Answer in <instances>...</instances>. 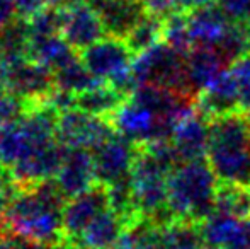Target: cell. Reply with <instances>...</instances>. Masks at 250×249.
I'll list each match as a JSON object with an SVG mask.
<instances>
[{
    "mask_svg": "<svg viewBox=\"0 0 250 249\" xmlns=\"http://www.w3.org/2000/svg\"><path fill=\"white\" fill-rule=\"evenodd\" d=\"M142 3L146 12L160 17V19H165L174 12H181L179 0H142Z\"/></svg>",
    "mask_w": 250,
    "mask_h": 249,
    "instance_id": "d6a6232c",
    "label": "cell"
},
{
    "mask_svg": "<svg viewBox=\"0 0 250 249\" xmlns=\"http://www.w3.org/2000/svg\"><path fill=\"white\" fill-rule=\"evenodd\" d=\"M79 57H80L79 51L73 50V48L63 40L62 34L31 41L29 50H27V60L41 63V65L48 67L53 72L60 70L62 67L68 65L70 62H73Z\"/></svg>",
    "mask_w": 250,
    "mask_h": 249,
    "instance_id": "cb8c5ba5",
    "label": "cell"
},
{
    "mask_svg": "<svg viewBox=\"0 0 250 249\" xmlns=\"http://www.w3.org/2000/svg\"><path fill=\"white\" fill-rule=\"evenodd\" d=\"M218 5L233 23H250V0H218Z\"/></svg>",
    "mask_w": 250,
    "mask_h": 249,
    "instance_id": "4dcf8cb0",
    "label": "cell"
},
{
    "mask_svg": "<svg viewBox=\"0 0 250 249\" xmlns=\"http://www.w3.org/2000/svg\"><path fill=\"white\" fill-rule=\"evenodd\" d=\"M138 244L142 249H204L203 232L199 224L174 222L155 226L151 222H140L135 229Z\"/></svg>",
    "mask_w": 250,
    "mask_h": 249,
    "instance_id": "9c48e42d",
    "label": "cell"
},
{
    "mask_svg": "<svg viewBox=\"0 0 250 249\" xmlns=\"http://www.w3.org/2000/svg\"><path fill=\"white\" fill-rule=\"evenodd\" d=\"M66 150L68 149L56 140L48 147L31 154L29 157L17 162L14 167H10V178L19 186H31V184L55 180L66 156Z\"/></svg>",
    "mask_w": 250,
    "mask_h": 249,
    "instance_id": "9a60e30c",
    "label": "cell"
},
{
    "mask_svg": "<svg viewBox=\"0 0 250 249\" xmlns=\"http://www.w3.org/2000/svg\"><path fill=\"white\" fill-rule=\"evenodd\" d=\"M111 249H142V248H140L135 232H133V230H126L121 239H119Z\"/></svg>",
    "mask_w": 250,
    "mask_h": 249,
    "instance_id": "74e56055",
    "label": "cell"
},
{
    "mask_svg": "<svg viewBox=\"0 0 250 249\" xmlns=\"http://www.w3.org/2000/svg\"><path fill=\"white\" fill-rule=\"evenodd\" d=\"M164 41L181 53L188 55L194 48L189 34L188 12H174L164 19Z\"/></svg>",
    "mask_w": 250,
    "mask_h": 249,
    "instance_id": "f1b7e54d",
    "label": "cell"
},
{
    "mask_svg": "<svg viewBox=\"0 0 250 249\" xmlns=\"http://www.w3.org/2000/svg\"><path fill=\"white\" fill-rule=\"evenodd\" d=\"M116 133L128 138L135 145L143 147L157 140H170L174 125L160 120L148 110L138 106L133 101L126 103L111 116Z\"/></svg>",
    "mask_w": 250,
    "mask_h": 249,
    "instance_id": "ba28073f",
    "label": "cell"
},
{
    "mask_svg": "<svg viewBox=\"0 0 250 249\" xmlns=\"http://www.w3.org/2000/svg\"><path fill=\"white\" fill-rule=\"evenodd\" d=\"M31 36L29 26L26 19L16 17L5 29L0 33V51L7 58H27V50H29Z\"/></svg>",
    "mask_w": 250,
    "mask_h": 249,
    "instance_id": "4316f807",
    "label": "cell"
},
{
    "mask_svg": "<svg viewBox=\"0 0 250 249\" xmlns=\"http://www.w3.org/2000/svg\"><path fill=\"white\" fill-rule=\"evenodd\" d=\"M170 142L181 162L203 160L209 145V118L196 108V103L174 125Z\"/></svg>",
    "mask_w": 250,
    "mask_h": 249,
    "instance_id": "4fadbf2b",
    "label": "cell"
},
{
    "mask_svg": "<svg viewBox=\"0 0 250 249\" xmlns=\"http://www.w3.org/2000/svg\"><path fill=\"white\" fill-rule=\"evenodd\" d=\"M9 195H7L3 189H0V232L5 230V213H7V206H9Z\"/></svg>",
    "mask_w": 250,
    "mask_h": 249,
    "instance_id": "f35d334b",
    "label": "cell"
},
{
    "mask_svg": "<svg viewBox=\"0 0 250 249\" xmlns=\"http://www.w3.org/2000/svg\"><path fill=\"white\" fill-rule=\"evenodd\" d=\"M116 133L111 120L87 114L79 108L62 113L56 126V138L66 149L97 150Z\"/></svg>",
    "mask_w": 250,
    "mask_h": 249,
    "instance_id": "52a82bcc",
    "label": "cell"
},
{
    "mask_svg": "<svg viewBox=\"0 0 250 249\" xmlns=\"http://www.w3.org/2000/svg\"><path fill=\"white\" fill-rule=\"evenodd\" d=\"M214 213H223V215L238 217V219H250V191L220 184Z\"/></svg>",
    "mask_w": 250,
    "mask_h": 249,
    "instance_id": "83f0119b",
    "label": "cell"
},
{
    "mask_svg": "<svg viewBox=\"0 0 250 249\" xmlns=\"http://www.w3.org/2000/svg\"><path fill=\"white\" fill-rule=\"evenodd\" d=\"M14 9H16V16L21 19H31L36 16L40 10H43L48 5L46 0H12Z\"/></svg>",
    "mask_w": 250,
    "mask_h": 249,
    "instance_id": "836d02e7",
    "label": "cell"
},
{
    "mask_svg": "<svg viewBox=\"0 0 250 249\" xmlns=\"http://www.w3.org/2000/svg\"><path fill=\"white\" fill-rule=\"evenodd\" d=\"M5 92H7V89L2 86V84H0V99H2V97H3V94H5Z\"/></svg>",
    "mask_w": 250,
    "mask_h": 249,
    "instance_id": "b9f144b4",
    "label": "cell"
},
{
    "mask_svg": "<svg viewBox=\"0 0 250 249\" xmlns=\"http://www.w3.org/2000/svg\"><path fill=\"white\" fill-rule=\"evenodd\" d=\"M238 249H250V241H249L247 244H244V246H242V248H238Z\"/></svg>",
    "mask_w": 250,
    "mask_h": 249,
    "instance_id": "7bdbcfd3",
    "label": "cell"
},
{
    "mask_svg": "<svg viewBox=\"0 0 250 249\" xmlns=\"http://www.w3.org/2000/svg\"><path fill=\"white\" fill-rule=\"evenodd\" d=\"M109 208L107 186L97 183L96 186L82 195L70 198L63 208V232H65V243L72 246L80 234L87 229L90 222Z\"/></svg>",
    "mask_w": 250,
    "mask_h": 249,
    "instance_id": "5bb4252c",
    "label": "cell"
},
{
    "mask_svg": "<svg viewBox=\"0 0 250 249\" xmlns=\"http://www.w3.org/2000/svg\"><path fill=\"white\" fill-rule=\"evenodd\" d=\"M220 181L206 160L181 162L168 174L167 206L179 222L203 224L214 213Z\"/></svg>",
    "mask_w": 250,
    "mask_h": 249,
    "instance_id": "3957f363",
    "label": "cell"
},
{
    "mask_svg": "<svg viewBox=\"0 0 250 249\" xmlns=\"http://www.w3.org/2000/svg\"><path fill=\"white\" fill-rule=\"evenodd\" d=\"M16 9L12 0H0V33L16 19Z\"/></svg>",
    "mask_w": 250,
    "mask_h": 249,
    "instance_id": "d590c367",
    "label": "cell"
},
{
    "mask_svg": "<svg viewBox=\"0 0 250 249\" xmlns=\"http://www.w3.org/2000/svg\"><path fill=\"white\" fill-rule=\"evenodd\" d=\"M60 10H62L60 34L79 53L107 36L99 14L90 5L89 0L65 3L60 5Z\"/></svg>",
    "mask_w": 250,
    "mask_h": 249,
    "instance_id": "30bf717a",
    "label": "cell"
},
{
    "mask_svg": "<svg viewBox=\"0 0 250 249\" xmlns=\"http://www.w3.org/2000/svg\"><path fill=\"white\" fill-rule=\"evenodd\" d=\"M10 181V174H9V169L3 167V164L0 162V189H3L7 183Z\"/></svg>",
    "mask_w": 250,
    "mask_h": 249,
    "instance_id": "ab89813d",
    "label": "cell"
},
{
    "mask_svg": "<svg viewBox=\"0 0 250 249\" xmlns=\"http://www.w3.org/2000/svg\"><path fill=\"white\" fill-rule=\"evenodd\" d=\"M131 72L138 87L145 84L162 86L196 101L188 86L186 55L172 48L165 41L136 55L131 65Z\"/></svg>",
    "mask_w": 250,
    "mask_h": 249,
    "instance_id": "8992f818",
    "label": "cell"
},
{
    "mask_svg": "<svg viewBox=\"0 0 250 249\" xmlns=\"http://www.w3.org/2000/svg\"><path fill=\"white\" fill-rule=\"evenodd\" d=\"M196 108L203 114H206L209 120L221 116V114L242 111L240 87L230 73V70H225L206 91H203L196 97Z\"/></svg>",
    "mask_w": 250,
    "mask_h": 249,
    "instance_id": "ffe728a7",
    "label": "cell"
},
{
    "mask_svg": "<svg viewBox=\"0 0 250 249\" xmlns=\"http://www.w3.org/2000/svg\"><path fill=\"white\" fill-rule=\"evenodd\" d=\"M0 249H44V246L12 236V234H3V236L0 234Z\"/></svg>",
    "mask_w": 250,
    "mask_h": 249,
    "instance_id": "e575fe53",
    "label": "cell"
},
{
    "mask_svg": "<svg viewBox=\"0 0 250 249\" xmlns=\"http://www.w3.org/2000/svg\"><path fill=\"white\" fill-rule=\"evenodd\" d=\"M230 24L231 21L228 19L227 14L221 10L218 3L188 12L189 34H191L194 46L218 48Z\"/></svg>",
    "mask_w": 250,
    "mask_h": 249,
    "instance_id": "44dd1931",
    "label": "cell"
},
{
    "mask_svg": "<svg viewBox=\"0 0 250 249\" xmlns=\"http://www.w3.org/2000/svg\"><path fill=\"white\" fill-rule=\"evenodd\" d=\"M46 2H48V5H63L65 0H46Z\"/></svg>",
    "mask_w": 250,
    "mask_h": 249,
    "instance_id": "60d3db41",
    "label": "cell"
},
{
    "mask_svg": "<svg viewBox=\"0 0 250 249\" xmlns=\"http://www.w3.org/2000/svg\"><path fill=\"white\" fill-rule=\"evenodd\" d=\"M53 73H55V86L58 87V89L70 91V92H73V94H82V92H85V91L102 84L99 79H96V77L89 72V68L83 65L80 57Z\"/></svg>",
    "mask_w": 250,
    "mask_h": 249,
    "instance_id": "484cf974",
    "label": "cell"
},
{
    "mask_svg": "<svg viewBox=\"0 0 250 249\" xmlns=\"http://www.w3.org/2000/svg\"><path fill=\"white\" fill-rule=\"evenodd\" d=\"M126 99L128 97L119 92L116 87L102 82L85 92L77 94V108L92 116L111 120V116L126 103Z\"/></svg>",
    "mask_w": 250,
    "mask_h": 249,
    "instance_id": "603a6c76",
    "label": "cell"
},
{
    "mask_svg": "<svg viewBox=\"0 0 250 249\" xmlns=\"http://www.w3.org/2000/svg\"><path fill=\"white\" fill-rule=\"evenodd\" d=\"M46 103L62 114V113H66V111H72L77 108V94L55 87V91L48 96Z\"/></svg>",
    "mask_w": 250,
    "mask_h": 249,
    "instance_id": "1f68e13d",
    "label": "cell"
},
{
    "mask_svg": "<svg viewBox=\"0 0 250 249\" xmlns=\"http://www.w3.org/2000/svg\"><path fill=\"white\" fill-rule=\"evenodd\" d=\"M66 202L68 200L55 180L31 186L17 184V191L10 198L5 213L7 234L40 246L65 244L63 208Z\"/></svg>",
    "mask_w": 250,
    "mask_h": 249,
    "instance_id": "6da1fadb",
    "label": "cell"
},
{
    "mask_svg": "<svg viewBox=\"0 0 250 249\" xmlns=\"http://www.w3.org/2000/svg\"><path fill=\"white\" fill-rule=\"evenodd\" d=\"M125 41L135 57L143 53V51L150 50L155 45L164 41V19H160L157 16H151V14H146L133 27L131 33L125 38Z\"/></svg>",
    "mask_w": 250,
    "mask_h": 249,
    "instance_id": "d4e9b609",
    "label": "cell"
},
{
    "mask_svg": "<svg viewBox=\"0 0 250 249\" xmlns=\"http://www.w3.org/2000/svg\"><path fill=\"white\" fill-rule=\"evenodd\" d=\"M2 86L21 97L27 106L46 101L56 87L53 70L27 58L10 65Z\"/></svg>",
    "mask_w": 250,
    "mask_h": 249,
    "instance_id": "8fae6325",
    "label": "cell"
},
{
    "mask_svg": "<svg viewBox=\"0 0 250 249\" xmlns=\"http://www.w3.org/2000/svg\"><path fill=\"white\" fill-rule=\"evenodd\" d=\"M170 173L145 149L138 147V156L129 176L133 196L142 219L155 226L174 222L167 206Z\"/></svg>",
    "mask_w": 250,
    "mask_h": 249,
    "instance_id": "277c9868",
    "label": "cell"
},
{
    "mask_svg": "<svg viewBox=\"0 0 250 249\" xmlns=\"http://www.w3.org/2000/svg\"><path fill=\"white\" fill-rule=\"evenodd\" d=\"M206 248L238 249L250 241V219L213 213L201 224Z\"/></svg>",
    "mask_w": 250,
    "mask_h": 249,
    "instance_id": "d6986e66",
    "label": "cell"
},
{
    "mask_svg": "<svg viewBox=\"0 0 250 249\" xmlns=\"http://www.w3.org/2000/svg\"><path fill=\"white\" fill-rule=\"evenodd\" d=\"M208 164L220 184L250 191V114L244 111L209 120Z\"/></svg>",
    "mask_w": 250,
    "mask_h": 249,
    "instance_id": "7a4b0ae2",
    "label": "cell"
},
{
    "mask_svg": "<svg viewBox=\"0 0 250 249\" xmlns=\"http://www.w3.org/2000/svg\"><path fill=\"white\" fill-rule=\"evenodd\" d=\"M27 26H29L31 41L60 34V27H62V10H60V5H46L36 16L27 19Z\"/></svg>",
    "mask_w": 250,
    "mask_h": 249,
    "instance_id": "f546056e",
    "label": "cell"
},
{
    "mask_svg": "<svg viewBox=\"0 0 250 249\" xmlns=\"http://www.w3.org/2000/svg\"><path fill=\"white\" fill-rule=\"evenodd\" d=\"M99 14L107 36L125 40L146 16L142 0H89Z\"/></svg>",
    "mask_w": 250,
    "mask_h": 249,
    "instance_id": "ac0fdd59",
    "label": "cell"
},
{
    "mask_svg": "<svg viewBox=\"0 0 250 249\" xmlns=\"http://www.w3.org/2000/svg\"><path fill=\"white\" fill-rule=\"evenodd\" d=\"M138 156V145L128 138L114 133L107 142L94 150V166H96L97 183L111 186L131 176Z\"/></svg>",
    "mask_w": 250,
    "mask_h": 249,
    "instance_id": "7c38bea8",
    "label": "cell"
},
{
    "mask_svg": "<svg viewBox=\"0 0 250 249\" xmlns=\"http://www.w3.org/2000/svg\"><path fill=\"white\" fill-rule=\"evenodd\" d=\"M230 63L227 58L213 46H194L186 55V77H188L189 91L198 97L206 91Z\"/></svg>",
    "mask_w": 250,
    "mask_h": 249,
    "instance_id": "e0dca14e",
    "label": "cell"
},
{
    "mask_svg": "<svg viewBox=\"0 0 250 249\" xmlns=\"http://www.w3.org/2000/svg\"><path fill=\"white\" fill-rule=\"evenodd\" d=\"M249 114H250V111H249Z\"/></svg>",
    "mask_w": 250,
    "mask_h": 249,
    "instance_id": "f6af8a7d",
    "label": "cell"
},
{
    "mask_svg": "<svg viewBox=\"0 0 250 249\" xmlns=\"http://www.w3.org/2000/svg\"><path fill=\"white\" fill-rule=\"evenodd\" d=\"M80 60L101 82L111 84L126 97L136 89L131 65L135 55L129 50L125 40L114 36H105L92 46L80 51Z\"/></svg>",
    "mask_w": 250,
    "mask_h": 249,
    "instance_id": "5b68a950",
    "label": "cell"
},
{
    "mask_svg": "<svg viewBox=\"0 0 250 249\" xmlns=\"http://www.w3.org/2000/svg\"><path fill=\"white\" fill-rule=\"evenodd\" d=\"M55 181L66 200L92 189L97 184L94 152L87 149H68Z\"/></svg>",
    "mask_w": 250,
    "mask_h": 249,
    "instance_id": "2e32d148",
    "label": "cell"
},
{
    "mask_svg": "<svg viewBox=\"0 0 250 249\" xmlns=\"http://www.w3.org/2000/svg\"><path fill=\"white\" fill-rule=\"evenodd\" d=\"M126 224L114 210L105 208L101 212L80 237L72 244L75 249H111L126 232Z\"/></svg>",
    "mask_w": 250,
    "mask_h": 249,
    "instance_id": "7402d4cb",
    "label": "cell"
},
{
    "mask_svg": "<svg viewBox=\"0 0 250 249\" xmlns=\"http://www.w3.org/2000/svg\"><path fill=\"white\" fill-rule=\"evenodd\" d=\"M218 3V0H179V10L181 12H192V10L204 9Z\"/></svg>",
    "mask_w": 250,
    "mask_h": 249,
    "instance_id": "8d00e7d4",
    "label": "cell"
},
{
    "mask_svg": "<svg viewBox=\"0 0 250 249\" xmlns=\"http://www.w3.org/2000/svg\"><path fill=\"white\" fill-rule=\"evenodd\" d=\"M204 249H213V248H204Z\"/></svg>",
    "mask_w": 250,
    "mask_h": 249,
    "instance_id": "ee69618b",
    "label": "cell"
}]
</instances>
